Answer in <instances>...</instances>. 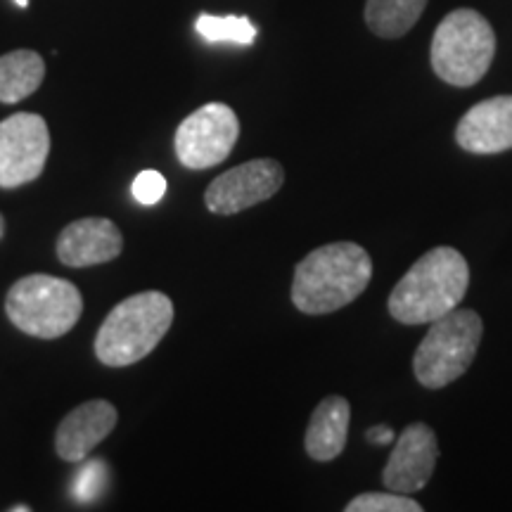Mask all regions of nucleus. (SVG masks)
<instances>
[{"mask_svg":"<svg viewBox=\"0 0 512 512\" xmlns=\"http://www.w3.org/2000/svg\"><path fill=\"white\" fill-rule=\"evenodd\" d=\"M373 278V259L356 242H330L294 268L292 302L306 316L335 313L361 297Z\"/></svg>","mask_w":512,"mask_h":512,"instance_id":"nucleus-1","label":"nucleus"},{"mask_svg":"<svg viewBox=\"0 0 512 512\" xmlns=\"http://www.w3.org/2000/svg\"><path fill=\"white\" fill-rule=\"evenodd\" d=\"M470 285V266L453 247H434L422 254L389 294V313L403 325L432 323L463 302Z\"/></svg>","mask_w":512,"mask_h":512,"instance_id":"nucleus-2","label":"nucleus"},{"mask_svg":"<svg viewBox=\"0 0 512 512\" xmlns=\"http://www.w3.org/2000/svg\"><path fill=\"white\" fill-rule=\"evenodd\" d=\"M174 323L169 294L150 290L133 294L107 313L95 337V356L107 368H126L157 349Z\"/></svg>","mask_w":512,"mask_h":512,"instance_id":"nucleus-3","label":"nucleus"},{"mask_svg":"<svg viewBox=\"0 0 512 512\" xmlns=\"http://www.w3.org/2000/svg\"><path fill=\"white\" fill-rule=\"evenodd\" d=\"M496 55V34L484 15L460 8L448 12L432 38V69L451 86H475Z\"/></svg>","mask_w":512,"mask_h":512,"instance_id":"nucleus-4","label":"nucleus"},{"mask_svg":"<svg viewBox=\"0 0 512 512\" xmlns=\"http://www.w3.org/2000/svg\"><path fill=\"white\" fill-rule=\"evenodd\" d=\"M5 313L19 332L38 339L64 337L79 323L83 299L79 287L55 275L19 278L5 297Z\"/></svg>","mask_w":512,"mask_h":512,"instance_id":"nucleus-5","label":"nucleus"},{"mask_svg":"<svg viewBox=\"0 0 512 512\" xmlns=\"http://www.w3.org/2000/svg\"><path fill=\"white\" fill-rule=\"evenodd\" d=\"M482 318L470 309H453L432 320V328L413 356V373L422 387L444 389L467 373L482 342Z\"/></svg>","mask_w":512,"mask_h":512,"instance_id":"nucleus-6","label":"nucleus"},{"mask_svg":"<svg viewBox=\"0 0 512 512\" xmlns=\"http://www.w3.org/2000/svg\"><path fill=\"white\" fill-rule=\"evenodd\" d=\"M238 138V114L223 102H209L181 121L174 138L176 157L188 169H211L226 162Z\"/></svg>","mask_w":512,"mask_h":512,"instance_id":"nucleus-7","label":"nucleus"},{"mask_svg":"<svg viewBox=\"0 0 512 512\" xmlns=\"http://www.w3.org/2000/svg\"><path fill=\"white\" fill-rule=\"evenodd\" d=\"M50 155L46 119L17 112L0 121V188H19L36 181Z\"/></svg>","mask_w":512,"mask_h":512,"instance_id":"nucleus-8","label":"nucleus"},{"mask_svg":"<svg viewBox=\"0 0 512 512\" xmlns=\"http://www.w3.org/2000/svg\"><path fill=\"white\" fill-rule=\"evenodd\" d=\"M285 171L275 159H252L209 183L204 204L211 214L233 216L271 200L283 188Z\"/></svg>","mask_w":512,"mask_h":512,"instance_id":"nucleus-9","label":"nucleus"},{"mask_svg":"<svg viewBox=\"0 0 512 512\" xmlns=\"http://www.w3.org/2000/svg\"><path fill=\"white\" fill-rule=\"evenodd\" d=\"M437 458V434L425 422H413L396 439L392 456L384 465L382 484L396 494H418L432 479Z\"/></svg>","mask_w":512,"mask_h":512,"instance_id":"nucleus-10","label":"nucleus"},{"mask_svg":"<svg viewBox=\"0 0 512 512\" xmlns=\"http://www.w3.org/2000/svg\"><path fill=\"white\" fill-rule=\"evenodd\" d=\"M124 249V235L117 223L88 216L69 223L57 238V259L69 268H88L117 259Z\"/></svg>","mask_w":512,"mask_h":512,"instance_id":"nucleus-11","label":"nucleus"},{"mask_svg":"<svg viewBox=\"0 0 512 512\" xmlns=\"http://www.w3.org/2000/svg\"><path fill=\"white\" fill-rule=\"evenodd\" d=\"M117 408L105 399H93L64 415L55 432V451L67 463H81L93 448L110 437L117 427Z\"/></svg>","mask_w":512,"mask_h":512,"instance_id":"nucleus-12","label":"nucleus"},{"mask_svg":"<svg viewBox=\"0 0 512 512\" xmlns=\"http://www.w3.org/2000/svg\"><path fill=\"white\" fill-rule=\"evenodd\" d=\"M456 143L472 155L512 150V95H496L467 110L458 121Z\"/></svg>","mask_w":512,"mask_h":512,"instance_id":"nucleus-13","label":"nucleus"},{"mask_svg":"<svg viewBox=\"0 0 512 512\" xmlns=\"http://www.w3.org/2000/svg\"><path fill=\"white\" fill-rule=\"evenodd\" d=\"M351 406L344 396H328L316 406L309 430H306V453L318 463H330L344 451L349 437Z\"/></svg>","mask_w":512,"mask_h":512,"instance_id":"nucleus-14","label":"nucleus"},{"mask_svg":"<svg viewBox=\"0 0 512 512\" xmlns=\"http://www.w3.org/2000/svg\"><path fill=\"white\" fill-rule=\"evenodd\" d=\"M46 62L34 50H12L0 57V102L15 105L41 88Z\"/></svg>","mask_w":512,"mask_h":512,"instance_id":"nucleus-15","label":"nucleus"},{"mask_svg":"<svg viewBox=\"0 0 512 512\" xmlns=\"http://www.w3.org/2000/svg\"><path fill=\"white\" fill-rule=\"evenodd\" d=\"M427 0H366V22L380 38H401L425 12Z\"/></svg>","mask_w":512,"mask_h":512,"instance_id":"nucleus-16","label":"nucleus"},{"mask_svg":"<svg viewBox=\"0 0 512 512\" xmlns=\"http://www.w3.org/2000/svg\"><path fill=\"white\" fill-rule=\"evenodd\" d=\"M197 34L207 38L209 43H238V46H252L256 38V27L247 17L238 15H200L195 22Z\"/></svg>","mask_w":512,"mask_h":512,"instance_id":"nucleus-17","label":"nucleus"},{"mask_svg":"<svg viewBox=\"0 0 512 512\" xmlns=\"http://www.w3.org/2000/svg\"><path fill=\"white\" fill-rule=\"evenodd\" d=\"M347 512H422V505L415 503L408 494H361L347 503Z\"/></svg>","mask_w":512,"mask_h":512,"instance_id":"nucleus-18","label":"nucleus"},{"mask_svg":"<svg viewBox=\"0 0 512 512\" xmlns=\"http://www.w3.org/2000/svg\"><path fill=\"white\" fill-rule=\"evenodd\" d=\"M107 482V467L102 460H93L88 463L74 479V496L79 498L81 503H91L98 498L102 486Z\"/></svg>","mask_w":512,"mask_h":512,"instance_id":"nucleus-19","label":"nucleus"},{"mask_svg":"<svg viewBox=\"0 0 512 512\" xmlns=\"http://www.w3.org/2000/svg\"><path fill=\"white\" fill-rule=\"evenodd\" d=\"M166 192V178L159 171L147 169L133 181V197L143 204H157Z\"/></svg>","mask_w":512,"mask_h":512,"instance_id":"nucleus-20","label":"nucleus"},{"mask_svg":"<svg viewBox=\"0 0 512 512\" xmlns=\"http://www.w3.org/2000/svg\"><path fill=\"white\" fill-rule=\"evenodd\" d=\"M366 439L370 441L373 446H384V444H392V441H396L392 427L387 425H377V427H370Z\"/></svg>","mask_w":512,"mask_h":512,"instance_id":"nucleus-21","label":"nucleus"},{"mask_svg":"<svg viewBox=\"0 0 512 512\" xmlns=\"http://www.w3.org/2000/svg\"><path fill=\"white\" fill-rule=\"evenodd\" d=\"M15 3L19 5V8H27V5H29V0H15Z\"/></svg>","mask_w":512,"mask_h":512,"instance_id":"nucleus-22","label":"nucleus"},{"mask_svg":"<svg viewBox=\"0 0 512 512\" xmlns=\"http://www.w3.org/2000/svg\"><path fill=\"white\" fill-rule=\"evenodd\" d=\"M3 233H5V221H3V216H0V238H3Z\"/></svg>","mask_w":512,"mask_h":512,"instance_id":"nucleus-23","label":"nucleus"},{"mask_svg":"<svg viewBox=\"0 0 512 512\" xmlns=\"http://www.w3.org/2000/svg\"><path fill=\"white\" fill-rule=\"evenodd\" d=\"M24 510H29V508H24V505H15V508H12V512H24Z\"/></svg>","mask_w":512,"mask_h":512,"instance_id":"nucleus-24","label":"nucleus"}]
</instances>
